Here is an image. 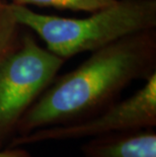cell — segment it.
<instances>
[{
  "mask_svg": "<svg viewBox=\"0 0 156 157\" xmlns=\"http://www.w3.org/2000/svg\"><path fill=\"white\" fill-rule=\"evenodd\" d=\"M155 72L156 29L118 40L53 80L21 119L15 136L89 118L117 101L132 82Z\"/></svg>",
  "mask_w": 156,
  "mask_h": 157,
  "instance_id": "cell-1",
  "label": "cell"
},
{
  "mask_svg": "<svg viewBox=\"0 0 156 157\" xmlns=\"http://www.w3.org/2000/svg\"><path fill=\"white\" fill-rule=\"evenodd\" d=\"M9 4L19 25L34 32L49 51L65 60L156 29V0H117L83 18L42 14L26 5Z\"/></svg>",
  "mask_w": 156,
  "mask_h": 157,
  "instance_id": "cell-2",
  "label": "cell"
},
{
  "mask_svg": "<svg viewBox=\"0 0 156 157\" xmlns=\"http://www.w3.org/2000/svg\"><path fill=\"white\" fill-rule=\"evenodd\" d=\"M65 61L25 34L0 63V149L16 135L21 119L57 77Z\"/></svg>",
  "mask_w": 156,
  "mask_h": 157,
  "instance_id": "cell-3",
  "label": "cell"
},
{
  "mask_svg": "<svg viewBox=\"0 0 156 157\" xmlns=\"http://www.w3.org/2000/svg\"><path fill=\"white\" fill-rule=\"evenodd\" d=\"M156 126V72L142 87L123 101H117L95 115L67 125L36 130L15 136L9 147L25 146L47 141L91 139L114 133L149 129Z\"/></svg>",
  "mask_w": 156,
  "mask_h": 157,
  "instance_id": "cell-4",
  "label": "cell"
},
{
  "mask_svg": "<svg viewBox=\"0 0 156 157\" xmlns=\"http://www.w3.org/2000/svg\"><path fill=\"white\" fill-rule=\"evenodd\" d=\"M83 157H156L154 128L119 132L88 139L80 147Z\"/></svg>",
  "mask_w": 156,
  "mask_h": 157,
  "instance_id": "cell-5",
  "label": "cell"
},
{
  "mask_svg": "<svg viewBox=\"0 0 156 157\" xmlns=\"http://www.w3.org/2000/svg\"><path fill=\"white\" fill-rule=\"evenodd\" d=\"M21 25L13 15L10 4L0 8V63L17 47L21 40Z\"/></svg>",
  "mask_w": 156,
  "mask_h": 157,
  "instance_id": "cell-6",
  "label": "cell"
},
{
  "mask_svg": "<svg viewBox=\"0 0 156 157\" xmlns=\"http://www.w3.org/2000/svg\"><path fill=\"white\" fill-rule=\"evenodd\" d=\"M116 1L117 0H12V3L26 6H45L90 13L114 4Z\"/></svg>",
  "mask_w": 156,
  "mask_h": 157,
  "instance_id": "cell-7",
  "label": "cell"
},
{
  "mask_svg": "<svg viewBox=\"0 0 156 157\" xmlns=\"http://www.w3.org/2000/svg\"><path fill=\"white\" fill-rule=\"evenodd\" d=\"M0 157H34L32 153L24 148V146L9 147L0 149Z\"/></svg>",
  "mask_w": 156,
  "mask_h": 157,
  "instance_id": "cell-8",
  "label": "cell"
},
{
  "mask_svg": "<svg viewBox=\"0 0 156 157\" xmlns=\"http://www.w3.org/2000/svg\"><path fill=\"white\" fill-rule=\"evenodd\" d=\"M3 4H4V2H3L2 0H0V8L2 7V6H3Z\"/></svg>",
  "mask_w": 156,
  "mask_h": 157,
  "instance_id": "cell-9",
  "label": "cell"
}]
</instances>
